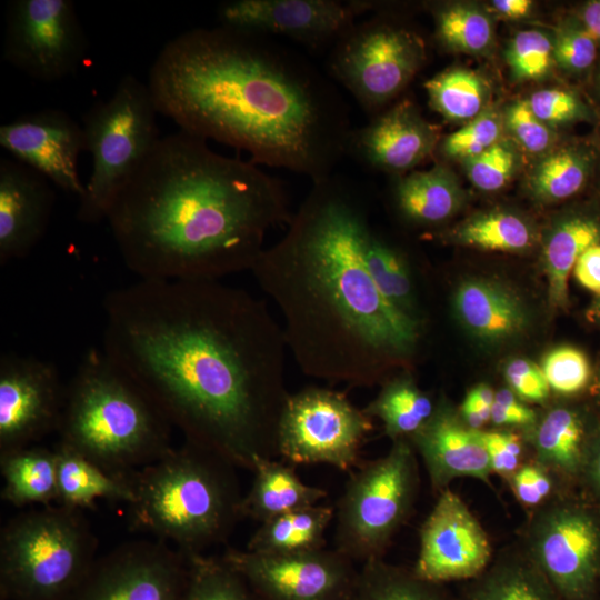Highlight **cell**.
<instances>
[{
  "label": "cell",
  "instance_id": "cell-59",
  "mask_svg": "<svg viewBox=\"0 0 600 600\" xmlns=\"http://www.w3.org/2000/svg\"><path fill=\"white\" fill-rule=\"evenodd\" d=\"M598 391L600 393V376H599V379H598Z\"/></svg>",
  "mask_w": 600,
  "mask_h": 600
},
{
  "label": "cell",
  "instance_id": "cell-18",
  "mask_svg": "<svg viewBox=\"0 0 600 600\" xmlns=\"http://www.w3.org/2000/svg\"><path fill=\"white\" fill-rule=\"evenodd\" d=\"M357 0H233L219 6V26L283 36L311 48L336 43L362 14Z\"/></svg>",
  "mask_w": 600,
  "mask_h": 600
},
{
  "label": "cell",
  "instance_id": "cell-52",
  "mask_svg": "<svg viewBox=\"0 0 600 600\" xmlns=\"http://www.w3.org/2000/svg\"><path fill=\"white\" fill-rule=\"evenodd\" d=\"M573 271L580 284L600 296V243L591 246L580 256Z\"/></svg>",
  "mask_w": 600,
  "mask_h": 600
},
{
  "label": "cell",
  "instance_id": "cell-1",
  "mask_svg": "<svg viewBox=\"0 0 600 600\" xmlns=\"http://www.w3.org/2000/svg\"><path fill=\"white\" fill-rule=\"evenodd\" d=\"M104 353L186 441L252 471L276 459L287 343L267 304L219 280H151L103 301Z\"/></svg>",
  "mask_w": 600,
  "mask_h": 600
},
{
  "label": "cell",
  "instance_id": "cell-56",
  "mask_svg": "<svg viewBox=\"0 0 600 600\" xmlns=\"http://www.w3.org/2000/svg\"><path fill=\"white\" fill-rule=\"evenodd\" d=\"M593 94L600 106V62L596 66L592 77Z\"/></svg>",
  "mask_w": 600,
  "mask_h": 600
},
{
  "label": "cell",
  "instance_id": "cell-28",
  "mask_svg": "<svg viewBox=\"0 0 600 600\" xmlns=\"http://www.w3.org/2000/svg\"><path fill=\"white\" fill-rule=\"evenodd\" d=\"M459 600H560L547 578L520 549L502 551L463 589Z\"/></svg>",
  "mask_w": 600,
  "mask_h": 600
},
{
  "label": "cell",
  "instance_id": "cell-23",
  "mask_svg": "<svg viewBox=\"0 0 600 600\" xmlns=\"http://www.w3.org/2000/svg\"><path fill=\"white\" fill-rule=\"evenodd\" d=\"M453 311L476 338L498 342L521 333L528 314L521 300L504 286L487 279H468L453 294Z\"/></svg>",
  "mask_w": 600,
  "mask_h": 600
},
{
  "label": "cell",
  "instance_id": "cell-7",
  "mask_svg": "<svg viewBox=\"0 0 600 600\" xmlns=\"http://www.w3.org/2000/svg\"><path fill=\"white\" fill-rule=\"evenodd\" d=\"M97 543L82 510L50 504L19 513L1 530V596L64 600L97 559Z\"/></svg>",
  "mask_w": 600,
  "mask_h": 600
},
{
  "label": "cell",
  "instance_id": "cell-4",
  "mask_svg": "<svg viewBox=\"0 0 600 600\" xmlns=\"http://www.w3.org/2000/svg\"><path fill=\"white\" fill-rule=\"evenodd\" d=\"M292 216L279 179L179 130L157 141L106 221L139 279L219 280L250 271L267 233Z\"/></svg>",
  "mask_w": 600,
  "mask_h": 600
},
{
  "label": "cell",
  "instance_id": "cell-14",
  "mask_svg": "<svg viewBox=\"0 0 600 600\" xmlns=\"http://www.w3.org/2000/svg\"><path fill=\"white\" fill-rule=\"evenodd\" d=\"M187 579L184 553L137 540L96 559L64 600H184Z\"/></svg>",
  "mask_w": 600,
  "mask_h": 600
},
{
  "label": "cell",
  "instance_id": "cell-32",
  "mask_svg": "<svg viewBox=\"0 0 600 600\" xmlns=\"http://www.w3.org/2000/svg\"><path fill=\"white\" fill-rule=\"evenodd\" d=\"M600 243V220L587 213L561 218L551 229L543 249L549 301L564 307L568 301V276L580 256Z\"/></svg>",
  "mask_w": 600,
  "mask_h": 600
},
{
  "label": "cell",
  "instance_id": "cell-15",
  "mask_svg": "<svg viewBox=\"0 0 600 600\" xmlns=\"http://www.w3.org/2000/svg\"><path fill=\"white\" fill-rule=\"evenodd\" d=\"M221 557L262 600H351L358 574L336 549L274 554L230 548Z\"/></svg>",
  "mask_w": 600,
  "mask_h": 600
},
{
  "label": "cell",
  "instance_id": "cell-36",
  "mask_svg": "<svg viewBox=\"0 0 600 600\" xmlns=\"http://www.w3.org/2000/svg\"><path fill=\"white\" fill-rule=\"evenodd\" d=\"M430 107L446 120L467 123L489 106L490 86L478 71L448 68L424 82Z\"/></svg>",
  "mask_w": 600,
  "mask_h": 600
},
{
  "label": "cell",
  "instance_id": "cell-22",
  "mask_svg": "<svg viewBox=\"0 0 600 600\" xmlns=\"http://www.w3.org/2000/svg\"><path fill=\"white\" fill-rule=\"evenodd\" d=\"M408 440L421 457L434 490L448 489L460 477L490 483L492 469L478 431L467 427L447 401L440 400L427 423Z\"/></svg>",
  "mask_w": 600,
  "mask_h": 600
},
{
  "label": "cell",
  "instance_id": "cell-2",
  "mask_svg": "<svg viewBox=\"0 0 600 600\" xmlns=\"http://www.w3.org/2000/svg\"><path fill=\"white\" fill-rule=\"evenodd\" d=\"M158 113L204 140L313 182L333 174L351 131L338 89L271 37L197 28L164 44L147 82Z\"/></svg>",
  "mask_w": 600,
  "mask_h": 600
},
{
  "label": "cell",
  "instance_id": "cell-48",
  "mask_svg": "<svg viewBox=\"0 0 600 600\" xmlns=\"http://www.w3.org/2000/svg\"><path fill=\"white\" fill-rule=\"evenodd\" d=\"M508 481L520 503L534 510L552 499L556 484V478L534 461L523 463Z\"/></svg>",
  "mask_w": 600,
  "mask_h": 600
},
{
  "label": "cell",
  "instance_id": "cell-12",
  "mask_svg": "<svg viewBox=\"0 0 600 600\" xmlns=\"http://www.w3.org/2000/svg\"><path fill=\"white\" fill-rule=\"evenodd\" d=\"M373 419L341 391L309 386L289 393L278 427V453L290 464L351 470Z\"/></svg>",
  "mask_w": 600,
  "mask_h": 600
},
{
  "label": "cell",
  "instance_id": "cell-30",
  "mask_svg": "<svg viewBox=\"0 0 600 600\" xmlns=\"http://www.w3.org/2000/svg\"><path fill=\"white\" fill-rule=\"evenodd\" d=\"M1 498L16 506H50L57 500V453L24 447L0 453Z\"/></svg>",
  "mask_w": 600,
  "mask_h": 600
},
{
  "label": "cell",
  "instance_id": "cell-49",
  "mask_svg": "<svg viewBox=\"0 0 600 600\" xmlns=\"http://www.w3.org/2000/svg\"><path fill=\"white\" fill-rule=\"evenodd\" d=\"M504 378L509 388L523 401L542 403L549 397L550 387L542 369L528 359L516 358L508 362Z\"/></svg>",
  "mask_w": 600,
  "mask_h": 600
},
{
  "label": "cell",
  "instance_id": "cell-26",
  "mask_svg": "<svg viewBox=\"0 0 600 600\" xmlns=\"http://www.w3.org/2000/svg\"><path fill=\"white\" fill-rule=\"evenodd\" d=\"M251 487L242 500L243 517L260 523L318 504L327 497L320 487L304 483L290 463L261 459L256 464Z\"/></svg>",
  "mask_w": 600,
  "mask_h": 600
},
{
  "label": "cell",
  "instance_id": "cell-37",
  "mask_svg": "<svg viewBox=\"0 0 600 600\" xmlns=\"http://www.w3.org/2000/svg\"><path fill=\"white\" fill-rule=\"evenodd\" d=\"M456 242L483 250L520 252L536 242V231L521 216L494 210L469 218L450 234Z\"/></svg>",
  "mask_w": 600,
  "mask_h": 600
},
{
  "label": "cell",
  "instance_id": "cell-54",
  "mask_svg": "<svg viewBox=\"0 0 600 600\" xmlns=\"http://www.w3.org/2000/svg\"><path fill=\"white\" fill-rule=\"evenodd\" d=\"M533 7L531 0H494L491 2L493 11L506 19L518 20L527 17Z\"/></svg>",
  "mask_w": 600,
  "mask_h": 600
},
{
  "label": "cell",
  "instance_id": "cell-27",
  "mask_svg": "<svg viewBox=\"0 0 600 600\" xmlns=\"http://www.w3.org/2000/svg\"><path fill=\"white\" fill-rule=\"evenodd\" d=\"M57 453L56 504L84 510L93 508L98 499L134 501L133 473H111L86 457L59 442Z\"/></svg>",
  "mask_w": 600,
  "mask_h": 600
},
{
  "label": "cell",
  "instance_id": "cell-3",
  "mask_svg": "<svg viewBox=\"0 0 600 600\" xmlns=\"http://www.w3.org/2000/svg\"><path fill=\"white\" fill-rule=\"evenodd\" d=\"M370 212L334 177L313 182L284 234L251 268L283 320L300 370L330 384L371 387L417 352L422 322L390 304L364 262Z\"/></svg>",
  "mask_w": 600,
  "mask_h": 600
},
{
  "label": "cell",
  "instance_id": "cell-53",
  "mask_svg": "<svg viewBox=\"0 0 600 600\" xmlns=\"http://www.w3.org/2000/svg\"><path fill=\"white\" fill-rule=\"evenodd\" d=\"M580 481L600 504V437L591 442Z\"/></svg>",
  "mask_w": 600,
  "mask_h": 600
},
{
  "label": "cell",
  "instance_id": "cell-45",
  "mask_svg": "<svg viewBox=\"0 0 600 600\" xmlns=\"http://www.w3.org/2000/svg\"><path fill=\"white\" fill-rule=\"evenodd\" d=\"M541 369L550 389L564 396L578 393L590 379V364L586 354L570 346L549 351Z\"/></svg>",
  "mask_w": 600,
  "mask_h": 600
},
{
  "label": "cell",
  "instance_id": "cell-19",
  "mask_svg": "<svg viewBox=\"0 0 600 600\" xmlns=\"http://www.w3.org/2000/svg\"><path fill=\"white\" fill-rule=\"evenodd\" d=\"M0 144L63 191L83 194L86 184L78 170L83 129L67 112L43 109L21 114L0 127Z\"/></svg>",
  "mask_w": 600,
  "mask_h": 600
},
{
  "label": "cell",
  "instance_id": "cell-50",
  "mask_svg": "<svg viewBox=\"0 0 600 600\" xmlns=\"http://www.w3.org/2000/svg\"><path fill=\"white\" fill-rule=\"evenodd\" d=\"M490 421L497 427H518L529 431L537 423L538 416L510 388H502L496 391Z\"/></svg>",
  "mask_w": 600,
  "mask_h": 600
},
{
  "label": "cell",
  "instance_id": "cell-8",
  "mask_svg": "<svg viewBox=\"0 0 600 600\" xmlns=\"http://www.w3.org/2000/svg\"><path fill=\"white\" fill-rule=\"evenodd\" d=\"M157 114L148 84L132 74L124 76L108 99L86 112L84 150L91 153L92 170L79 198V221L106 220L117 192L161 138Z\"/></svg>",
  "mask_w": 600,
  "mask_h": 600
},
{
  "label": "cell",
  "instance_id": "cell-38",
  "mask_svg": "<svg viewBox=\"0 0 600 600\" xmlns=\"http://www.w3.org/2000/svg\"><path fill=\"white\" fill-rule=\"evenodd\" d=\"M436 38L446 49L470 54L487 53L493 43L490 14L472 3H449L432 9Z\"/></svg>",
  "mask_w": 600,
  "mask_h": 600
},
{
  "label": "cell",
  "instance_id": "cell-6",
  "mask_svg": "<svg viewBox=\"0 0 600 600\" xmlns=\"http://www.w3.org/2000/svg\"><path fill=\"white\" fill-rule=\"evenodd\" d=\"M236 467L186 441L133 472L130 524L184 554L226 542L242 519Z\"/></svg>",
  "mask_w": 600,
  "mask_h": 600
},
{
  "label": "cell",
  "instance_id": "cell-21",
  "mask_svg": "<svg viewBox=\"0 0 600 600\" xmlns=\"http://www.w3.org/2000/svg\"><path fill=\"white\" fill-rule=\"evenodd\" d=\"M54 192L50 181L16 160L0 159V264L28 256L44 236Z\"/></svg>",
  "mask_w": 600,
  "mask_h": 600
},
{
  "label": "cell",
  "instance_id": "cell-10",
  "mask_svg": "<svg viewBox=\"0 0 600 600\" xmlns=\"http://www.w3.org/2000/svg\"><path fill=\"white\" fill-rule=\"evenodd\" d=\"M354 23L333 46L329 71L371 117L383 111L422 68L426 43L381 13Z\"/></svg>",
  "mask_w": 600,
  "mask_h": 600
},
{
  "label": "cell",
  "instance_id": "cell-43",
  "mask_svg": "<svg viewBox=\"0 0 600 600\" xmlns=\"http://www.w3.org/2000/svg\"><path fill=\"white\" fill-rule=\"evenodd\" d=\"M463 163L467 177L476 188L494 192L512 179L519 168L520 157L513 143L501 139L481 154Z\"/></svg>",
  "mask_w": 600,
  "mask_h": 600
},
{
  "label": "cell",
  "instance_id": "cell-25",
  "mask_svg": "<svg viewBox=\"0 0 600 600\" xmlns=\"http://www.w3.org/2000/svg\"><path fill=\"white\" fill-rule=\"evenodd\" d=\"M394 207L413 226H433L456 214L463 202V190L454 173L437 163L429 170L396 176Z\"/></svg>",
  "mask_w": 600,
  "mask_h": 600
},
{
  "label": "cell",
  "instance_id": "cell-40",
  "mask_svg": "<svg viewBox=\"0 0 600 600\" xmlns=\"http://www.w3.org/2000/svg\"><path fill=\"white\" fill-rule=\"evenodd\" d=\"M506 61L513 80H542L556 66L553 38L541 30L520 31L508 43Z\"/></svg>",
  "mask_w": 600,
  "mask_h": 600
},
{
  "label": "cell",
  "instance_id": "cell-31",
  "mask_svg": "<svg viewBox=\"0 0 600 600\" xmlns=\"http://www.w3.org/2000/svg\"><path fill=\"white\" fill-rule=\"evenodd\" d=\"M334 520V508L316 504L260 523L247 544V550L261 553L289 554L326 548V532Z\"/></svg>",
  "mask_w": 600,
  "mask_h": 600
},
{
  "label": "cell",
  "instance_id": "cell-16",
  "mask_svg": "<svg viewBox=\"0 0 600 600\" xmlns=\"http://www.w3.org/2000/svg\"><path fill=\"white\" fill-rule=\"evenodd\" d=\"M66 387L49 361L16 353L0 359V453L58 430Z\"/></svg>",
  "mask_w": 600,
  "mask_h": 600
},
{
  "label": "cell",
  "instance_id": "cell-55",
  "mask_svg": "<svg viewBox=\"0 0 600 600\" xmlns=\"http://www.w3.org/2000/svg\"><path fill=\"white\" fill-rule=\"evenodd\" d=\"M577 17L600 46V0L586 2Z\"/></svg>",
  "mask_w": 600,
  "mask_h": 600
},
{
  "label": "cell",
  "instance_id": "cell-47",
  "mask_svg": "<svg viewBox=\"0 0 600 600\" xmlns=\"http://www.w3.org/2000/svg\"><path fill=\"white\" fill-rule=\"evenodd\" d=\"M489 456L492 472L509 480L523 464V442L510 431L477 430Z\"/></svg>",
  "mask_w": 600,
  "mask_h": 600
},
{
  "label": "cell",
  "instance_id": "cell-29",
  "mask_svg": "<svg viewBox=\"0 0 600 600\" xmlns=\"http://www.w3.org/2000/svg\"><path fill=\"white\" fill-rule=\"evenodd\" d=\"M599 144L571 142L541 156L533 167L528 186L541 202H557L580 192L596 173Z\"/></svg>",
  "mask_w": 600,
  "mask_h": 600
},
{
  "label": "cell",
  "instance_id": "cell-39",
  "mask_svg": "<svg viewBox=\"0 0 600 600\" xmlns=\"http://www.w3.org/2000/svg\"><path fill=\"white\" fill-rule=\"evenodd\" d=\"M186 556L188 579L184 600H262L222 557Z\"/></svg>",
  "mask_w": 600,
  "mask_h": 600
},
{
  "label": "cell",
  "instance_id": "cell-44",
  "mask_svg": "<svg viewBox=\"0 0 600 600\" xmlns=\"http://www.w3.org/2000/svg\"><path fill=\"white\" fill-rule=\"evenodd\" d=\"M527 100L533 113L552 129L580 121H592L596 118L589 104L571 90L541 89Z\"/></svg>",
  "mask_w": 600,
  "mask_h": 600
},
{
  "label": "cell",
  "instance_id": "cell-42",
  "mask_svg": "<svg viewBox=\"0 0 600 600\" xmlns=\"http://www.w3.org/2000/svg\"><path fill=\"white\" fill-rule=\"evenodd\" d=\"M553 38L554 64L570 74H582L593 68L599 43L577 16L563 20Z\"/></svg>",
  "mask_w": 600,
  "mask_h": 600
},
{
  "label": "cell",
  "instance_id": "cell-11",
  "mask_svg": "<svg viewBox=\"0 0 600 600\" xmlns=\"http://www.w3.org/2000/svg\"><path fill=\"white\" fill-rule=\"evenodd\" d=\"M522 549L560 600L600 598V510L563 497L532 512Z\"/></svg>",
  "mask_w": 600,
  "mask_h": 600
},
{
  "label": "cell",
  "instance_id": "cell-13",
  "mask_svg": "<svg viewBox=\"0 0 600 600\" xmlns=\"http://www.w3.org/2000/svg\"><path fill=\"white\" fill-rule=\"evenodd\" d=\"M87 40L71 0H13L7 10L2 58L30 78L58 81L74 72Z\"/></svg>",
  "mask_w": 600,
  "mask_h": 600
},
{
  "label": "cell",
  "instance_id": "cell-57",
  "mask_svg": "<svg viewBox=\"0 0 600 600\" xmlns=\"http://www.w3.org/2000/svg\"><path fill=\"white\" fill-rule=\"evenodd\" d=\"M594 311H596L597 316L600 317V296H599V299L596 302Z\"/></svg>",
  "mask_w": 600,
  "mask_h": 600
},
{
  "label": "cell",
  "instance_id": "cell-20",
  "mask_svg": "<svg viewBox=\"0 0 600 600\" xmlns=\"http://www.w3.org/2000/svg\"><path fill=\"white\" fill-rule=\"evenodd\" d=\"M439 144V131L409 99H401L351 129L346 154L370 169L404 174L427 160Z\"/></svg>",
  "mask_w": 600,
  "mask_h": 600
},
{
  "label": "cell",
  "instance_id": "cell-46",
  "mask_svg": "<svg viewBox=\"0 0 600 600\" xmlns=\"http://www.w3.org/2000/svg\"><path fill=\"white\" fill-rule=\"evenodd\" d=\"M502 117L504 129L526 152L543 156L553 149L557 140L554 129L533 113L527 99L512 102Z\"/></svg>",
  "mask_w": 600,
  "mask_h": 600
},
{
  "label": "cell",
  "instance_id": "cell-34",
  "mask_svg": "<svg viewBox=\"0 0 600 600\" xmlns=\"http://www.w3.org/2000/svg\"><path fill=\"white\" fill-rule=\"evenodd\" d=\"M367 269L384 299L402 313L420 322L417 290L406 253L369 224L363 241Z\"/></svg>",
  "mask_w": 600,
  "mask_h": 600
},
{
  "label": "cell",
  "instance_id": "cell-51",
  "mask_svg": "<svg viewBox=\"0 0 600 600\" xmlns=\"http://www.w3.org/2000/svg\"><path fill=\"white\" fill-rule=\"evenodd\" d=\"M494 396L496 391L486 383L473 387L467 393L459 413L467 427L481 430L490 421Z\"/></svg>",
  "mask_w": 600,
  "mask_h": 600
},
{
  "label": "cell",
  "instance_id": "cell-58",
  "mask_svg": "<svg viewBox=\"0 0 600 600\" xmlns=\"http://www.w3.org/2000/svg\"><path fill=\"white\" fill-rule=\"evenodd\" d=\"M596 173L600 174V144H599V159H598V163H597V168H596Z\"/></svg>",
  "mask_w": 600,
  "mask_h": 600
},
{
  "label": "cell",
  "instance_id": "cell-5",
  "mask_svg": "<svg viewBox=\"0 0 600 600\" xmlns=\"http://www.w3.org/2000/svg\"><path fill=\"white\" fill-rule=\"evenodd\" d=\"M170 422L102 349L90 348L66 387L60 443L116 474H131L173 447Z\"/></svg>",
  "mask_w": 600,
  "mask_h": 600
},
{
  "label": "cell",
  "instance_id": "cell-24",
  "mask_svg": "<svg viewBox=\"0 0 600 600\" xmlns=\"http://www.w3.org/2000/svg\"><path fill=\"white\" fill-rule=\"evenodd\" d=\"M528 432L537 464L556 480L572 482L581 479L592 441L584 419L577 409L554 407L538 419Z\"/></svg>",
  "mask_w": 600,
  "mask_h": 600
},
{
  "label": "cell",
  "instance_id": "cell-9",
  "mask_svg": "<svg viewBox=\"0 0 600 600\" xmlns=\"http://www.w3.org/2000/svg\"><path fill=\"white\" fill-rule=\"evenodd\" d=\"M408 439L351 472L334 509V549L352 562L383 557L407 522L417 500L420 477Z\"/></svg>",
  "mask_w": 600,
  "mask_h": 600
},
{
  "label": "cell",
  "instance_id": "cell-35",
  "mask_svg": "<svg viewBox=\"0 0 600 600\" xmlns=\"http://www.w3.org/2000/svg\"><path fill=\"white\" fill-rule=\"evenodd\" d=\"M351 600H459L441 583L424 580L412 569L383 558L362 563Z\"/></svg>",
  "mask_w": 600,
  "mask_h": 600
},
{
  "label": "cell",
  "instance_id": "cell-17",
  "mask_svg": "<svg viewBox=\"0 0 600 600\" xmlns=\"http://www.w3.org/2000/svg\"><path fill=\"white\" fill-rule=\"evenodd\" d=\"M492 561L487 532L458 494L440 496L420 529V547L412 568L420 578L443 584L471 580Z\"/></svg>",
  "mask_w": 600,
  "mask_h": 600
},
{
  "label": "cell",
  "instance_id": "cell-33",
  "mask_svg": "<svg viewBox=\"0 0 600 600\" xmlns=\"http://www.w3.org/2000/svg\"><path fill=\"white\" fill-rule=\"evenodd\" d=\"M437 403L409 373L388 378L363 411L378 418L392 441L410 439L431 418Z\"/></svg>",
  "mask_w": 600,
  "mask_h": 600
},
{
  "label": "cell",
  "instance_id": "cell-41",
  "mask_svg": "<svg viewBox=\"0 0 600 600\" xmlns=\"http://www.w3.org/2000/svg\"><path fill=\"white\" fill-rule=\"evenodd\" d=\"M504 127L500 112L488 107L474 119L464 123L459 130L448 134L439 144L440 153L450 160H469L474 158L502 138Z\"/></svg>",
  "mask_w": 600,
  "mask_h": 600
}]
</instances>
